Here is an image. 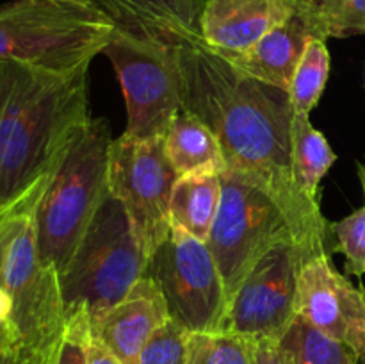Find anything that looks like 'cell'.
Returning a JSON list of instances; mask_svg holds the SVG:
<instances>
[{
	"label": "cell",
	"instance_id": "6da1fadb",
	"mask_svg": "<svg viewBox=\"0 0 365 364\" xmlns=\"http://www.w3.org/2000/svg\"><path fill=\"white\" fill-rule=\"evenodd\" d=\"M180 66L184 109L216 132L227 170L273 196L314 253H330L331 225L296 181L289 93L245 75L202 39L180 43Z\"/></svg>",
	"mask_w": 365,
	"mask_h": 364
},
{
	"label": "cell",
	"instance_id": "7a4b0ae2",
	"mask_svg": "<svg viewBox=\"0 0 365 364\" xmlns=\"http://www.w3.org/2000/svg\"><path fill=\"white\" fill-rule=\"evenodd\" d=\"M89 120L88 70L0 61V220L38 207Z\"/></svg>",
	"mask_w": 365,
	"mask_h": 364
},
{
	"label": "cell",
	"instance_id": "3957f363",
	"mask_svg": "<svg viewBox=\"0 0 365 364\" xmlns=\"http://www.w3.org/2000/svg\"><path fill=\"white\" fill-rule=\"evenodd\" d=\"M109 123L91 118L71 148L34 211L39 259L63 273L109 196Z\"/></svg>",
	"mask_w": 365,
	"mask_h": 364
},
{
	"label": "cell",
	"instance_id": "277c9868",
	"mask_svg": "<svg viewBox=\"0 0 365 364\" xmlns=\"http://www.w3.org/2000/svg\"><path fill=\"white\" fill-rule=\"evenodd\" d=\"M34 211L4 218V282L13 309L0 345L18 350L34 364H56L68 316L59 273L39 259Z\"/></svg>",
	"mask_w": 365,
	"mask_h": 364
},
{
	"label": "cell",
	"instance_id": "5b68a950",
	"mask_svg": "<svg viewBox=\"0 0 365 364\" xmlns=\"http://www.w3.org/2000/svg\"><path fill=\"white\" fill-rule=\"evenodd\" d=\"M116 24L96 6L14 0L0 7V61L73 74L103 52Z\"/></svg>",
	"mask_w": 365,
	"mask_h": 364
},
{
	"label": "cell",
	"instance_id": "8992f818",
	"mask_svg": "<svg viewBox=\"0 0 365 364\" xmlns=\"http://www.w3.org/2000/svg\"><path fill=\"white\" fill-rule=\"evenodd\" d=\"M146 264L123 203L109 193L59 275L68 320L84 314L89 325L96 323L145 277Z\"/></svg>",
	"mask_w": 365,
	"mask_h": 364
},
{
	"label": "cell",
	"instance_id": "52a82bcc",
	"mask_svg": "<svg viewBox=\"0 0 365 364\" xmlns=\"http://www.w3.org/2000/svg\"><path fill=\"white\" fill-rule=\"evenodd\" d=\"M102 54L113 63L123 89L125 134L164 138L173 118L184 109L180 43L116 25Z\"/></svg>",
	"mask_w": 365,
	"mask_h": 364
},
{
	"label": "cell",
	"instance_id": "ba28073f",
	"mask_svg": "<svg viewBox=\"0 0 365 364\" xmlns=\"http://www.w3.org/2000/svg\"><path fill=\"white\" fill-rule=\"evenodd\" d=\"M287 243H298L314 253L273 196L241 175L223 171L221 206L207 245L223 277L227 298L267 252Z\"/></svg>",
	"mask_w": 365,
	"mask_h": 364
},
{
	"label": "cell",
	"instance_id": "9c48e42d",
	"mask_svg": "<svg viewBox=\"0 0 365 364\" xmlns=\"http://www.w3.org/2000/svg\"><path fill=\"white\" fill-rule=\"evenodd\" d=\"M177 178L163 136L141 139L123 132L110 143L109 189L123 203L146 261L170 236V200Z\"/></svg>",
	"mask_w": 365,
	"mask_h": 364
},
{
	"label": "cell",
	"instance_id": "30bf717a",
	"mask_svg": "<svg viewBox=\"0 0 365 364\" xmlns=\"http://www.w3.org/2000/svg\"><path fill=\"white\" fill-rule=\"evenodd\" d=\"M173 321L189 332H216L227 309V289L205 241L171 225L166 241L146 264Z\"/></svg>",
	"mask_w": 365,
	"mask_h": 364
},
{
	"label": "cell",
	"instance_id": "8fae6325",
	"mask_svg": "<svg viewBox=\"0 0 365 364\" xmlns=\"http://www.w3.org/2000/svg\"><path fill=\"white\" fill-rule=\"evenodd\" d=\"M312 256L298 243L267 252L228 298L217 330L253 341H282L298 318L299 271Z\"/></svg>",
	"mask_w": 365,
	"mask_h": 364
},
{
	"label": "cell",
	"instance_id": "7c38bea8",
	"mask_svg": "<svg viewBox=\"0 0 365 364\" xmlns=\"http://www.w3.org/2000/svg\"><path fill=\"white\" fill-rule=\"evenodd\" d=\"M298 316L365 359V296L362 288H355L335 268L330 253H317L303 263Z\"/></svg>",
	"mask_w": 365,
	"mask_h": 364
},
{
	"label": "cell",
	"instance_id": "4fadbf2b",
	"mask_svg": "<svg viewBox=\"0 0 365 364\" xmlns=\"http://www.w3.org/2000/svg\"><path fill=\"white\" fill-rule=\"evenodd\" d=\"M312 39H328L317 0H296L287 20L271 29L248 52L228 61L248 77L289 91L296 66Z\"/></svg>",
	"mask_w": 365,
	"mask_h": 364
},
{
	"label": "cell",
	"instance_id": "5bb4252c",
	"mask_svg": "<svg viewBox=\"0 0 365 364\" xmlns=\"http://www.w3.org/2000/svg\"><path fill=\"white\" fill-rule=\"evenodd\" d=\"M296 0H205L200 13L202 41L232 59L248 52L271 29L287 20Z\"/></svg>",
	"mask_w": 365,
	"mask_h": 364
},
{
	"label": "cell",
	"instance_id": "9a60e30c",
	"mask_svg": "<svg viewBox=\"0 0 365 364\" xmlns=\"http://www.w3.org/2000/svg\"><path fill=\"white\" fill-rule=\"evenodd\" d=\"M170 320L159 285L148 277L135 282L121 302L91 325V332L123 364H139L153 332Z\"/></svg>",
	"mask_w": 365,
	"mask_h": 364
},
{
	"label": "cell",
	"instance_id": "2e32d148",
	"mask_svg": "<svg viewBox=\"0 0 365 364\" xmlns=\"http://www.w3.org/2000/svg\"><path fill=\"white\" fill-rule=\"evenodd\" d=\"M96 7L106 11L116 25L168 41L189 43L202 39V0H98Z\"/></svg>",
	"mask_w": 365,
	"mask_h": 364
},
{
	"label": "cell",
	"instance_id": "e0dca14e",
	"mask_svg": "<svg viewBox=\"0 0 365 364\" xmlns=\"http://www.w3.org/2000/svg\"><path fill=\"white\" fill-rule=\"evenodd\" d=\"M164 148L177 177L192 173L221 175L228 168L216 132L202 118L185 109L170 123L164 136Z\"/></svg>",
	"mask_w": 365,
	"mask_h": 364
},
{
	"label": "cell",
	"instance_id": "ac0fdd59",
	"mask_svg": "<svg viewBox=\"0 0 365 364\" xmlns=\"http://www.w3.org/2000/svg\"><path fill=\"white\" fill-rule=\"evenodd\" d=\"M220 206L221 175L192 173L178 177L170 200L171 225L207 243Z\"/></svg>",
	"mask_w": 365,
	"mask_h": 364
},
{
	"label": "cell",
	"instance_id": "d6986e66",
	"mask_svg": "<svg viewBox=\"0 0 365 364\" xmlns=\"http://www.w3.org/2000/svg\"><path fill=\"white\" fill-rule=\"evenodd\" d=\"M337 153L323 132L310 121V114L294 111L292 120V166L296 181L312 202L321 203L319 186L324 175L334 166Z\"/></svg>",
	"mask_w": 365,
	"mask_h": 364
},
{
	"label": "cell",
	"instance_id": "ffe728a7",
	"mask_svg": "<svg viewBox=\"0 0 365 364\" xmlns=\"http://www.w3.org/2000/svg\"><path fill=\"white\" fill-rule=\"evenodd\" d=\"M282 345L291 352L294 364H356L360 360L355 350L323 334L299 316L282 338Z\"/></svg>",
	"mask_w": 365,
	"mask_h": 364
},
{
	"label": "cell",
	"instance_id": "44dd1931",
	"mask_svg": "<svg viewBox=\"0 0 365 364\" xmlns=\"http://www.w3.org/2000/svg\"><path fill=\"white\" fill-rule=\"evenodd\" d=\"M330 77V52L327 39H312L305 46L289 86V98L296 113L310 114L319 103Z\"/></svg>",
	"mask_w": 365,
	"mask_h": 364
},
{
	"label": "cell",
	"instance_id": "7402d4cb",
	"mask_svg": "<svg viewBox=\"0 0 365 364\" xmlns=\"http://www.w3.org/2000/svg\"><path fill=\"white\" fill-rule=\"evenodd\" d=\"M257 341L228 332H191L187 364H255Z\"/></svg>",
	"mask_w": 365,
	"mask_h": 364
},
{
	"label": "cell",
	"instance_id": "603a6c76",
	"mask_svg": "<svg viewBox=\"0 0 365 364\" xmlns=\"http://www.w3.org/2000/svg\"><path fill=\"white\" fill-rule=\"evenodd\" d=\"M359 178L364 191V206L337 223H331V231L337 243L335 248L346 257V271L362 277L365 275V161L359 163Z\"/></svg>",
	"mask_w": 365,
	"mask_h": 364
},
{
	"label": "cell",
	"instance_id": "cb8c5ba5",
	"mask_svg": "<svg viewBox=\"0 0 365 364\" xmlns=\"http://www.w3.org/2000/svg\"><path fill=\"white\" fill-rule=\"evenodd\" d=\"M189 335L187 328L170 318L146 343L139 364H187Z\"/></svg>",
	"mask_w": 365,
	"mask_h": 364
},
{
	"label": "cell",
	"instance_id": "d4e9b609",
	"mask_svg": "<svg viewBox=\"0 0 365 364\" xmlns=\"http://www.w3.org/2000/svg\"><path fill=\"white\" fill-rule=\"evenodd\" d=\"M328 38L365 34V0H317Z\"/></svg>",
	"mask_w": 365,
	"mask_h": 364
},
{
	"label": "cell",
	"instance_id": "484cf974",
	"mask_svg": "<svg viewBox=\"0 0 365 364\" xmlns=\"http://www.w3.org/2000/svg\"><path fill=\"white\" fill-rule=\"evenodd\" d=\"M91 330L84 314H75L68 320L66 332L57 352L56 364H88V335Z\"/></svg>",
	"mask_w": 365,
	"mask_h": 364
},
{
	"label": "cell",
	"instance_id": "4316f807",
	"mask_svg": "<svg viewBox=\"0 0 365 364\" xmlns=\"http://www.w3.org/2000/svg\"><path fill=\"white\" fill-rule=\"evenodd\" d=\"M255 364H294V359L282 341L260 339L257 341Z\"/></svg>",
	"mask_w": 365,
	"mask_h": 364
},
{
	"label": "cell",
	"instance_id": "83f0119b",
	"mask_svg": "<svg viewBox=\"0 0 365 364\" xmlns=\"http://www.w3.org/2000/svg\"><path fill=\"white\" fill-rule=\"evenodd\" d=\"M11 309H13V303H11L6 282H4V220H0V332L2 335L9 325Z\"/></svg>",
	"mask_w": 365,
	"mask_h": 364
},
{
	"label": "cell",
	"instance_id": "f1b7e54d",
	"mask_svg": "<svg viewBox=\"0 0 365 364\" xmlns=\"http://www.w3.org/2000/svg\"><path fill=\"white\" fill-rule=\"evenodd\" d=\"M88 364H123L91 330L88 335Z\"/></svg>",
	"mask_w": 365,
	"mask_h": 364
},
{
	"label": "cell",
	"instance_id": "f546056e",
	"mask_svg": "<svg viewBox=\"0 0 365 364\" xmlns=\"http://www.w3.org/2000/svg\"><path fill=\"white\" fill-rule=\"evenodd\" d=\"M0 364H34L27 355L11 346L0 345Z\"/></svg>",
	"mask_w": 365,
	"mask_h": 364
},
{
	"label": "cell",
	"instance_id": "4dcf8cb0",
	"mask_svg": "<svg viewBox=\"0 0 365 364\" xmlns=\"http://www.w3.org/2000/svg\"><path fill=\"white\" fill-rule=\"evenodd\" d=\"M50 2L77 4V6H96V2H98V0H50Z\"/></svg>",
	"mask_w": 365,
	"mask_h": 364
},
{
	"label": "cell",
	"instance_id": "1f68e13d",
	"mask_svg": "<svg viewBox=\"0 0 365 364\" xmlns=\"http://www.w3.org/2000/svg\"><path fill=\"white\" fill-rule=\"evenodd\" d=\"M360 288H362V293H364V296H365V285H360Z\"/></svg>",
	"mask_w": 365,
	"mask_h": 364
},
{
	"label": "cell",
	"instance_id": "d6a6232c",
	"mask_svg": "<svg viewBox=\"0 0 365 364\" xmlns=\"http://www.w3.org/2000/svg\"><path fill=\"white\" fill-rule=\"evenodd\" d=\"M362 364H365V359H364V360H362Z\"/></svg>",
	"mask_w": 365,
	"mask_h": 364
},
{
	"label": "cell",
	"instance_id": "836d02e7",
	"mask_svg": "<svg viewBox=\"0 0 365 364\" xmlns=\"http://www.w3.org/2000/svg\"><path fill=\"white\" fill-rule=\"evenodd\" d=\"M202 2H205V0H202Z\"/></svg>",
	"mask_w": 365,
	"mask_h": 364
}]
</instances>
